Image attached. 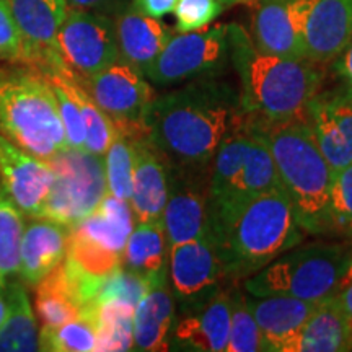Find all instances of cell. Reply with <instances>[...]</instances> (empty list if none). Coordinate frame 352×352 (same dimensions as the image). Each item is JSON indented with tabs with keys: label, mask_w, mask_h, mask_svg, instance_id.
<instances>
[{
	"label": "cell",
	"mask_w": 352,
	"mask_h": 352,
	"mask_svg": "<svg viewBox=\"0 0 352 352\" xmlns=\"http://www.w3.org/2000/svg\"><path fill=\"white\" fill-rule=\"evenodd\" d=\"M240 94L215 77L155 96L145 116L148 140L168 165L206 170L219 145L245 122Z\"/></svg>",
	"instance_id": "obj_1"
},
{
	"label": "cell",
	"mask_w": 352,
	"mask_h": 352,
	"mask_svg": "<svg viewBox=\"0 0 352 352\" xmlns=\"http://www.w3.org/2000/svg\"><path fill=\"white\" fill-rule=\"evenodd\" d=\"M245 127L270 148L280 188L303 232L333 235L329 197L334 171L321 153L307 116L266 120L246 114Z\"/></svg>",
	"instance_id": "obj_2"
},
{
	"label": "cell",
	"mask_w": 352,
	"mask_h": 352,
	"mask_svg": "<svg viewBox=\"0 0 352 352\" xmlns=\"http://www.w3.org/2000/svg\"><path fill=\"white\" fill-rule=\"evenodd\" d=\"M230 64L240 78V103L246 114L266 120L307 116V107L321 91L324 74L307 59L266 54L254 46L241 25H228Z\"/></svg>",
	"instance_id": "obj_3"
},
{
	"label": "cell",
	"mask_w": 352,
	"mask_h": 352,
	"mask_svg": "<svg viewBox=\"0 0 352 352\" xmlns=\"http://www.w3.org/2000/svg\"><path fill=\"white\" fill-rule=\"evenodd\" d=\"M214 236L226 279L243 280L300 245L307 233L298 226L289 197L277 188L219 220Z\"/></svg>",
	"instance_id": "obj_4"
},
{
	"label": "cell",
	"mask_w": 352,
	"mask_h": 352,
	"mask_svg": "<svg viewBox=\"0 0 352 352\" xmlns=\"http://www.w3.org/2000/svg\"><path fill=\"white\" fill-rule=\"evenodd\" d=\"M0 135L46 162L69 148L56 94L41 70L0 67Z\"/></svg>",
	"instance_id": "obj_5"
},
{
	"label": "cell",
	"mask_w": 352,
	"mask_h": 352,
	"mask_svg": "<svg viewBox=\"0 0 352 352\" xmlns=\"http://www.w3.org/2000/svg\"><path fill=\"white\" fill-rule=\"evenodd\" d=\"M352 246L331 241L297 245L245 279L253 297L283 296L321 302L336 297L344 285Z\"/></svg>",
	"instance_id": "obj_6"
},
{
	"label": "cell",
	"mask_w": 352,
	"mask_h": 352,
	"mask_svg": "<svg viewBox=\"0 0 352 352\" xmlns=\"http://www.w3.org/2000/svg\"><path fill=\"white\" fill-rule=\"evenodd\" d=\"M47 164L54 171V183L39 219L74 227L94 212L108 192L103 157L65 148Z\"/></svg>",
	"instance_id": "obj_7"
},
{
	"label": "cell",
	"mask_w": 352,
	"mask_h": 352,
	"mask_svg": "<svg viewBox=\"0 0 352 352\" xmlns=\"http://www.w3.org/2000/svg\"><path fill=\"white\" fill-rule=\"evenodd\" d=\"M230 63L228 25L173 34L153 60L145 77L157 85L215 77Z\"/></svg>",
	"instance_id": "obj_8"
},
{
	"label": "cell",
	"mask_w": 352,
	"mask_h": 352,
	"mask_svg": "<svg viewBox=\"0 0 352 352\" xmlns=\"http://www.w3.org/2000/svg\"><path fill=\"white\" fill-rule=\"evenodd\" d=\"M77 80L118 129L138 138H148L145 116L157 95L144 74L118 59L95 76Z\"/></svg>",
	"instance_id": "obj_9"
},
{
	"label": "cell",
	"mask_w": 352,
	"mask_h": 352,
	"mask_svg": "<svg viewBox=\"0 0 352 352\" xmlns=\"http://www.w3.org/2000/svg\"><path fill=\"white\" fill-rule=\"evenodd\" d=\"M209 171L168 165V197L162 215L168 246L214 235L215 212Z\"/></svg>",
	"instance_id": "obj_10"
},
{
	"label": "cell",
	"mask_w": 352,
	"mask_h": 352,
	"mask_svg": "<svg viewBox=\"0 0 352 352\" xmlns=\"http://www.w3.org/2000/svg\"><path fill=\"white\" fill-rule=\"evenodd\" d=\"M60 63L77 78H88L120 59L114 21L91 10L69 8L56 39Z\"/></svg>",
	"instance_id": "obj_11"
},
{
	"label": "cell",
	"mask_w": 352,
	"mask_h": 352,
	"mask_svg": "<svg viewBox=\"0 0 352 352\" xmlns=\"http://www.w3.org/2000/svg\"><path fill=\"white\" fill-rule=\"evenodd\" d=\"M170 290L182 314L204 305L222 289L223 274L215 236L175 245L168 253Z\"/></svg>",
	"instance_id": "obj_12"
},
{
	"label": "cell",
	"mask_w": 352,
	"mask_h": 352,
	"mask_svg": "<svg viewBox=\"0 0 352 352\" xmlns=\"http://www.w3.org/2000/svg\"><path fill=\"white\" fill-rule=\"evenodd\" d=\"M23 44L21 63L38 70L63 65L56 39L69 12L67 0H7Z\"/></svg>",
	"instance_id": "obj_13"
},
{
	"label": "cell",
	"mask_w": 352,
	"mask_h": 352,
	"mask_svg": "<svg viewBox=\"0 0 352 352\" xmlns=\"http://www.w3.org/2000/svg\"><path fill=\"white\" fill-rule=\"evenodd\" d=\"M315 0H259L253 15L252 39L266 54L305 59L307 19Z\"/></svg>",
	"instance_id": "obj_14"
},
{
	"label": "cell",
	"mask_w": 352,
	"mask_h": 352,
	"mask_svg": "<svg viewBox=\"0 0 352 352\" xmlns=\"http://www.w3.org/2000/svg\"><path fill=\"white\" fill-rule=\"evenodd\" d=\"M52 183L54 171L46 160L0 135V184L21 212L33 219L41 217Z\"/></svg>",
	"instance_id": "obj_15"
},
{
	"label": "cell",
	"mask_w": 352,
	"mask_h": 352,
	"mask_svg": "<svg viewBox=\"0 0 352 352\" xmlns=\"http://www.w3.org/2000/svg\"><path fill=\"white\" fill-rule=\"evenodd\" d=\"M307 120L334 173L352 164V95L320 91L308 103Z\"/></svg>",
	"instance_id": "obj_16"
},
{
	"label": "cell",
	"mask_w": 352,
	"mask_h": 352,
	"mask_svg": "<svg viewBox=\"0 0 352 352\" xmlns=\"http://www.w3.org/2000/svg\"><path fill=\"white\" fill-rule=\"evenodd\" d=\"M230 334V290L220 289L204 305L184 311L171 329L170 349L222 352Z\"/></svg>",
	"instance_id": "obj_17"
},
{
	"label": "cell",
	"mask_w": 352,
	"mask_h": 352,
	"mask_svg": "<svg viewBox=\"0 0 352 352\" xmlns=\"http://www.w3.org/2000/svg\"><path fill=\"white\" fill-rule=\"evenodd\" d=\"M352 38V0H315L307 19L305 59L324 65L333 63Z\"/></svg>",
	"instance_id": "obj_18"
},
{
	"label": "cell",
	"mask_w": 352,
	"mask_h": 352,
	"mask_svg": "<svg viewBox=\"0 0 352 352\" xmlns=\"http://www.w3.org/2000/svg\"><path fill=\"white\" fill-rule=\"evenodd\" d=\"M168 197V164L148 138L135 140L129 206L135 222L162 220Z\"/></svg>",
	"instance_id": "obj_19"
},
{
	"label": "cell",
	"mask_w": 352,
	"mask_h": 352,
	"mask_svg": "<svg viewBox=\"0 0 352 352\" xmlns=\"http://www.w3.org/2000/svg\"><path fill=\"white\" fill-rule=\"evenodd\" d=\"M70 227L51 219H34L25 227L20 246L21 283L34 287L64 261Z\"/></svg>",
	"instance_id": "obj_20"
},
{
	"label": "cell",
	"mask_w": 352,
	"mask_h": 352,
	"mask_svg": "<svg viewBox=\"0 0 352 352\" xmlns=\"http://www.w3.org/2000/svg\"><path fill=\"white\" fill-rule=\"evenodd\" d=\"M114 33L120 59L144 76L173 36L160 19L144 15L134 6L118 15L114 20Z\"/></svg>",
	"instance_id": "obj_21"
},
{
	"label": "cell",
	"mask_w": 352,
	"mask_h": 352,
	"mask_svg": "<svg viewBox=\"0 0 352 352\" xmlns=\"http://www.w3.org/2000/svg\"><path fill=\"white\" fill-rule=\"evenodd\" d=\"M321 302L283 296L246 297L261 333L264 351L267 352L283 351L285 342L303 327Z\"/></svg>",
	"instance_id": "obj_22"
},
{
	"label": "cell",
	"mask_w": 352,
	"mask_h": 352,
	"mask_svg": "<svg viewBox=\"0 0 352 352\" xmlns=\"http://www.w3.org/2000/svg\"><path fill=\"white\" fill-rule=\"evenodd\" d=\"M352 351V324L336 297L327 298L280 352Z\"/></svg>",
	"instance_id": "obj_23"
},
{
	"label": "cell",
	"mask_w": 352,
	"mask_h": 352,
	"mask_svg": "<svg viewBox=\"0 0 352 352\" xmlns=\"http://www.w3.org/2000/svg\"><path fill=\"white\" fill-rule=\"evenodd\" d=\"M175 318L176 302L168 283L148 289L134 310L132 349L144 352L170 351Z\"/></svg>",
	"instance_id": "obj_24"
},
{
	"label": "cell",
	"mask_w": 352,
	"mask_h": 352,
	"mask_svg": "<svg viewBox=\"0 0 352 352\" xmlns=\"http://www.w3.org/2000/svg\"><path fill=\"white\" fill-rule=\"evenodd\" d=\"M168 253L162 220L135 222L122 253V267L142 277L148 289L168 283Z\"/></svg>",
	"instance_id": "obj_25"
},
{
	"label": "cell",
	"mask_w": 352,
	"mask_h": 352,
	"mask_svg": "<svg viewBox=\"0 0 352 352\" xmlns=\"http://www.w3.org/2000/svg\"><path fill=\"white\" fill-rule=\"evenodd\" d=\"M134 227L135 219L129 202L107 192L94 212L70 227V230L122 256Z\"/></svg>",
	"instance_id": "obj_26"
},
{
	"label": "cell",
	"mask_w": 352,
	"mask_h": 352,
	"mask_svg": "<svg viewBox=\"0 0 352 352\" xmlns=\"http://www.w3.org/2000/svg\"><path fill=\"white\" fill-rule=\"evenodd\" d=\"M8 314L0 328V352L39 351V328L36 315L30 303L25 283L10 280L6 287Z\"/></svg>",
	"instance_id": "obj_27"
},
{
	"label": "cell",
	"mask_w": 352,
	"mask_h": 352,
	"mask_svg": "<svg viewBox=\"0 0 352 352\" xmlns=\"http://www.w3.org/2000/svg\"><path fill=\"white\" fill-rule=\"evenodd\" d=\"M246 132L250 134V144L248 151H246L243 175H241L240 182L239 204H236V209L241 208V206L246 204L248 201L254 199V197L264 195V192L274 191V189L280 188L274 158H272L267 145L264 144L261 139H258L256 135H253L250 131ZM235 210H233V212H235Z\"/></svg>",
	"instance_id": "obj_28"
},
{
	"label": "cell",
	"mask_w": 352,
	"mask_h": 352,
	"mask_svg": "<svg viewBox=\"0 0 352 352\" xmlns=\"http://www.w3.org/2000/svg\"><path fill=\"white\" fill-rule=\"evenodd\" d=\"M96 305V351H131L134 344L132 328L135 307L116 298L98 302Z\"/></svg>",
	"instance_id": "obj_29"
},
{
	"label": "cell",
	"mask_w": 352,
	"mask_h": 352,
	"mask_svg": "<svg viewBox=\"0 0 352 352\" xmlns=\"http://www.w3.org/2000/svg\"><path fill=\"white\" fill-rule=\"evenodd\" d=\"M19 206L0 188V289L19 274L25 219Z\"/></svg>",
	"instance_id": "obj_30"
},
{
	"label": "cell",
	"mask_w": 352,
	"mask_h": 352,
	"mask_svg": "<svg viewBox=\"0 0 352 352\" xmlns=\"http://www.w3.org/2000/svg\"><path fill=\"white\" fill-rule=\"evenodd\" d=\"M96 344V320L90 316H78L56 327L43 324L39 329V351L44 352H91Z\"/></svg>",
	"instance_id": "obj_31"
},
{
	"label": "cell",
	"mask_w": 352,
	"mask_h": 352,
	"mask_svg": "<svg viewBox=\"0 0 352 352\" xmlns=\"http://www.w3.org/2000/svg\"><path fill=\"white\" fill-rule=\"evenodd\" d=\"M142 138L127 134L118 129L111 145L103 155L104 175L109 195L129 202L132 189V175L135 165V140Z\"/></svg>",
	"instance_id": "obj_32"
},
{
	"label": "cell",
	"mask_w": 352,
	"mask_h": 352,
	"mask_svg": "<svg viewBox=\"0 0 352 352\" xmlns=\"http://www.w3.org/2000/svg\"><path fill=\"white\" fill-rule=\"evenodd\" d=\"M65 259L87 277L103 283L122 266V256L70 230Z\"/></svg>",
	"instance_id": "obj_33"
},
{
	"label": "cell",
	"mask_w": 352,
	"mask_h": 352,
	"mask_svg": "<svg viewBox=\"0 0 352 352\" xmlns=\"http://www.w3.org/2000/svg\"><path fill=\"white\" fill-rule=\"evenodd\" d=\"M227 352H258L264 351L263 338L246 296L240 289H230V334Z\"/></svg>",
	"instance_id": "obj_34"
},
{
	"label": "cell",
	"mask_w": 352,
	"mask_h": 352,
	"mask_svg": "<svg viewBox=\"0 0 352 352\" xmlns=\"http://www.w3.org/2000/svg\"><path fill=\"white\" fill-rule=\"evenodd\" d=\"M77 100L85 122V152L103 157L113 142L116 126L111 118L91 100L80 82L77 83Z\"/></svg>",
	"instance_id": "obj_35"
},
{
	"label": "cell",
	"mask_w": 352,
	"mask_h": 352,
	"mask_svg": "<svg viewBox=\"0 0 352 352\" xmlns=\"http://www.w3.org/2000/svg\"><path fill=\"white\" fill-rule=\"evenodd\" d=\"M329 210L333 233L352 240V164L334 173Z\"/></svg>",
	"instance_id": "obj_36"
},
{
	"label": "cell",
	"mask_w": 352,
	"mask_h": 352,
	"mask_svg": "<svg viewBox=\"0 0 352 352\" xmlns=\"http://www.w3.org/2000/svg\"><path fill=\"white\" fill-rule=\"evenodd\" d=\"M220 0H178L173 8L178 33L197 32L212 23L223 10Z\"/></svg>",
	"instance_id": "obj_37"
},
{
	"label": "cell",
	"mask_w": 352,
	"mask_h": 352,
	"mask_svg": "<svg viewBox=\"0 0 352 352\" xmlns=\"http://www.w3.org/2000/svg\"><path fill=\"white\" fill-rule=\"evenodd\" d=\"M147 290L148 285L142 277L121 266L120 270H116L111 276H108L104 283L101 284L96 303L109 300V298H116V300L127 302L135 307Z\"/></svg>",
	"instance_id": "obj_38"
},
{
	"label": "cell",
	"mask_w": 352,
	"mask_h": 352,
	"mask_svg": "<svg viewBox=\"0 0 352 352\" xmlns=\"http://www.w3.org/2000/svg\"><path fill=\"white\" fill-rule=\"evenodd\" d=\"M23 44L7 0H0V60L21 63Z\"/></svg>",
	"instance_id": "obj_39"
},
{
	"label": "cell",
	"mask_w": 352,
	"mask_h": 352,
	"mask_svg": "<svg viewBox=\"0 0 352 352\" xmlns=\"http://www.w3.org/2000/svg\"><path fill=\"white\" fill-rule=\"evenodd\" d=\"M333 69L341 82V91L352 95V38L341 54L333 60Z\"/></svg>",
	"instance_id": "obj_40"
},
{
	"label": "cell",
	"mask_w": 352,
	"mask_h": 352,
	"mask_svg": "<svg viewBox=\"0 0 352 352\" xmlns=\"http://www.w3.org/2000/svg\"><path fill=\"white\" fill-rule=\"evenodd\" d=\"M176 2L178 0H134L132 6L144 15L152 16V19H162L173 12Z\"/></svg>",
	"instance_id": "obj_41"
},
{
	"label": "cell",
	"mask_w": 352,
	"mask_h": 352,
	"mask_svg": "<svg viewBox=\"0 0 352 352\" xmlns=\"http://www.w3.org/2000/svg\"><path fill=\"white\" fill-rule=\"evenodd\" d=\"M336 298L352 324V280L351 283H347L344 287L340 290V294H338Z\"/></svg>",
	"instance_id": "obj_42"
},
{
	"label": "cell",
	"mask_w": 352,
	"mask_h": 352,
	"mask_svg": "<svg viewBox=\"0 0 352 352\" xmlns=\"http://www.w3.org/2000/svg\"><path fill=\"white\" fill-rule=\"evenodd\" d=\"M113 0H67L70 8H80V10H96L111 3Z\"/></svg>",
	"instance_id": "obj_43"
},
{
	"label": "cell",
	"mask_w": 352,
	"mask_h": 352,
	"mask_svg": "<svg viewBox=\"0 0 352 352\" xmlns=\"http://www.w3.org/2000/svg\"><path fill=\"white\" fill-rule=\"evenodd\" d=\"M7 314H8L7 292H6V289H0V328H2L3 323H6Z\"/></svg>",
	"instance_id": "obj_44"
},
{
	"label": "cell",
	"mask_w": 352,
	"mask_h": 352,
	"mask_svg": "<svg viewBox=\"0 0 352 352\" xmlns=\"http://www.w3.org/2000/svg\"><path fill=\"white\" fill-rule=\"evenodd\" d=\"M351 280H352V254H351L349 267H347V272H346V277H344V285H346L347 283H351ZM344 285H342V287H344Z\"/></svg>",
	"instance_id": "obj_45"
},
{
	"label": "cell",
	"mask_w": 352,
	"mask_h": 352,
	"mask_svg": "<svg viewBox=\"0 0 352 352\" xmlns=\"http://www.w3.org/2000/svg\"><path fill=\"white\" fill-rule=\"evenodd\" d=\"M220 2H222L223 6H235V3L246 2V0H220Z\"/></svg>",
	"instance_id": "obj_46"
}]
</instances>
